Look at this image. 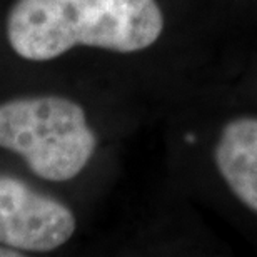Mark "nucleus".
<instances>
[{"label": "nucleus", "instance_id": "nucleus-1", "mask_svg": "<svg viewBox=\"0 0 257 257\" xmlns=\"http://www.w3.org/2000/svg\"><path fill=\"white\" fill-rule=\"evenodd\" d=\"M164 30L157 0H17L7 15V39L19 57L47 62L77 45L132 54Z\"/></svg>", "mask_w": 257, "mask_h": 257}, {"label": "nucleus", "instance_id": "nucleus-2", "mask_svg": "<svg viewBox=\"0 0 257 257\" xmlns=\"http://www.w3.org/2000/svg\"><path fill=\"white\" fill-rule=\"evenodd\" d=\"M0 147L22 157L44 181L65 182L85 169L97 137L77 102L60 95L19 97L0 104Z\"/></svg>", "mask_w": 257, "mask_h": 257}, {"label": "nucleus", "instance_id": "nucleus-3", "mask_svg": "<svg viewBox=\"0 0 257 257\" xmlns=\"http://www.w3.org/2000/svg\"><path fill=\"white\" fill-rule=\"evenodd\" d=\"M75 225L74 212L60 200L0 174V244L49 252L62 247L74 235Z\"/></svg>", "mask_w": 257, "mask_h": 257}, {"label": "nucleus", "instance_id": "nucleus-4", "mask_svg": "<svg viewBox=\"0 0 257 257\" xmlns=\"http://www.w3.org/2000/svg\"><path fill=\"white\" fill-rule=\"evenodd\" d=\"M214 161L232 194L257 214V117H237L222 127Z\"/></svg>", "mask_w": 257, "mask_h": 257}, {"label": "nucleus", "instance_id": "nucleus-5", "mask_svg": "<svg viewBox=\"0 0 257 257\" xmlns=\"http://www.w3.org/2000/svg\"><path fill=\"white\" fill-rule=\"evenodd\" d=\"M24 252H19L17 249L7 247V245L0 244V257H22Z\"/></svg>", "mask_w": 257, "mask_h": 257}]
</instances>
